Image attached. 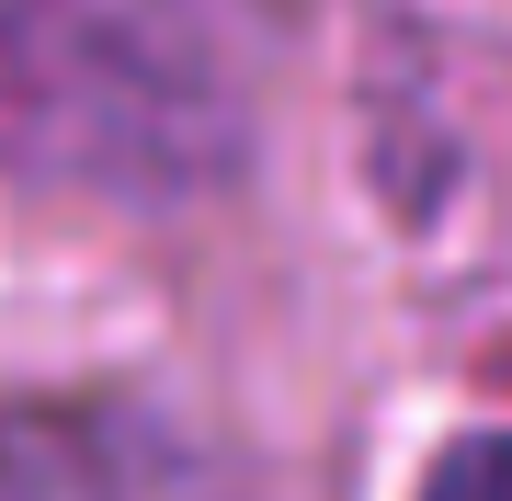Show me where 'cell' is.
<instances>
[{"label": "cell", "instance_id": "obj_1", "mask_svg": "<svg viewBox=\"0 0 512 501\" xmlns=\"http://www.w3.org/2000/svg\"><path fill=\"white\" fill-rule=\"evenodd\" d=\"M421 501H512V433H478L421 479Z\"/></svg>", "mask_w": 512, "mask_h": 501}]
</instances>
